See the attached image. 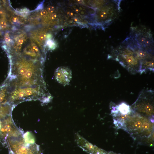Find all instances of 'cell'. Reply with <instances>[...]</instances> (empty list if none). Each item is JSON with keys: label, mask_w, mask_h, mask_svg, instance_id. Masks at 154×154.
<instances>
[{"label": "cell", "mask_w": 154, "mask_h": 154, "mask_svg": "<svg viewBox=\"0 0 154 154\" xmlns=\"http://www.w3.org/2000/svg\"><path fill=\"white\" fill-rule=\"evenodd\" d=\"M108 58L118 62L132 74L139 73L141 62L132 48L124 40L112 50Z\"/></svg>", "instance_id": "1"}, {"label": "cell", "mask_w": 154, "mask_h": 154, "mask_svg": "<svg viewBox=\"0 0 154 154\" xmlns=\"http://www.w3.org/2000/svg\"><path fill=\"white\" fill-rule=\"evenodd\" d=\"M154 91L144 89L131 107L135 113L146 116H153L154 113Z\"/></svg>", "instance_id": "2"}, {"label": "cell", "mask_w": 154, "mask_h": 154, "mask_svg": "<svg viewBox=\"0 0 154 154\" xmlns=\"http://www.w3.org/2000/svg\"><path fill=\"white\" fill-rule=\"evenodd\" d=\"M133 116L129 115L124 121L122 128L131 134L143 133L145 136L149 135L152 129L151 124L149 120L139 114H136Z\"/></svg>", "instance_id": "3"}, {"label": "cell", "mask_w": 154, "mask_h": 154, "mask_svg": "<svg viewBox=\"0 0 154 154\" xmlns=\"http://www.w3.org/2000/svg\"><path fill=\"white\" fill-rule=\"evenodd\" d=\"M129 36L139 46L153 52L154 41L150 29L144 26L132 27Z\"/></svg>", "instance_id": "4"}, {"label": "cell", "mask_w": 154, "mask_h": 154, "mask_svg": "<svg viewBox=\"0 0 154 154\" xmlns=\"http://www.w3.org/2000/svg\"><path fill=\"white\" fill-rule=\"evenodd\" d=\"M7 141L11 154H40L36 144L26 141L22 136L7 138Z\"/></svg>", "instance_id": "5"}, {"label": "cell", "mask_w": 154, "mask_h": 154, "mask_svg": "<svg viewBox=\"0 0 154 154\" xmlns=\"http://www.w3.org/2000/svg\"><path fill=\"white\" fill-rule=\"evenodd\" d=\"M120 0H109L98 13L99 19L106 26L109 25L118 16L120 11Z\"/></svg>", "instance_id": "6"}, {"label": "cell", "mask_w": 154, "mask_h": 154, "mask_svg": "<svg viewBox=\"0 0 154 154\" xmlns=\"http://www.w3.org/2000/svg\"><path fill=\"white\" fill-rule=\"evenodd\" d=\"M1 134L3 137H18L22 136L21 132L16 127L11 115L7 117L2 123Z\"/></svg>", "instance_id": "7"}, {"label": "cell", "mask_w": 154, "mask_h": 154, "mask_svg": "<svg viewBox=\"0 0 154 154\" xmlns=\"http://www.w3.org/2000/svg\"><path fill=\"white\" fill-rule=\"evenodd\" d=\"M132 112V110L130 106L123 102L114 107L111 111V113L112 114L125 116L130 114Z\"/></svg>", "instance_id": "8"}, {"label": "cell", "mask_w": 154, "mask_h": 154, "mask_svg": "<svg viewBox=\"0 0 154 154\" xmlns=\"http://www.w3.org/2000/svg\"><path fill=\"white\" fill-rule=\"evenodd\" d=\"M154 56L141 61L139 73L141 74L148 71L154 72Z\"/></svg>", "instance_id": "9"}, {"label": "cell", "mask_w": 154, "mask_h": 154, "mask_svg": "<svg viewBox=\"0 0 154 154\" xmlns=\"http://www.w3.org/2000/svg\"><path fill=\"white\" fill-rule=\"evenodd\" d=\"M54 7L53 6H50L47 8L48 11L50 13H52L54 11Z\"/></svg>", "instance_id": "10"}, {"label": "cell", "mask_w": 154, "mask_h": 154, "mask_svg": "<svg viewBox=\"0 0 154 154\" xmlns=\"http://www.w3.org/2000/svg\"><path fill=\"white\" fill-rule=\"evenodd\" d=\"M0 26L3 28H4L6 27L7 24L4 21H1L0 23Z\"/></svg>", "instance_id": "11"}, {"label": "cell", "mask_w": 154, "mask_h": 154, "mask_svg": "<svg viewBox=\"0 0 154 154\" xmlns=\"http://www.w3.org/2000/svg\"><path fill=\"white\" fill-rule=\"evenodd\" d=\"M5 40L7 42H9L11 40V39L8 34H5Z\"/></svg>", "instance_id": "12"}, {"label": "cell", "mask_w": 154, "mask_h": 154, "mask_svg": "<svg viewBox=\"0 0 154 154\" xmlns=\"http://www.w3.org/2000/svg\"><path fill=\"white\" fill-rule=\"evenodd\" d=\"M46 37L45 34H41L39 36V38L42 41L45 40Z\"/></svg>", "instance_id": "13"}, {"label": "cell", "mask_w": 154, "mask_h": 154, "mask_svg": "<svg viewBox=\"0 0 154 154\" xmlns=\"http://www.w3.org/2000/svg\"><path fill=\"white\" fill-rule=\"evenodd\" d=\"M57 16L56 14L55 13H51L50 15V18L52 20H54L55 19Z\"/></svg>", "instance_id": "14"}, {"label": "cell", "mask_w": 154, "mask_h": 154, "mask_svg": "<svg viewBox=\"0 0 154 154\" xmlns=\"http://www.w3.org/2000/svg\"><path fill=\"white\" fill-rule=\"evenodd\" d=\"M47 14V12L45 10H43L40 12V14L41 15L44 16H46Z\"/></svg>", "instance_id": "15"}, {"label": "cell", "mask_w": 154, "mask_h": 154, "mask_svg": "<svg viewBox=\"0 0 154 154\" xmlns=\"http://www.w3.org/2000/svg\"><path fill=\"white\" fill-rule=\"evenodd\" d=\"M32 50L35 52H37L38 51V47L36 46H33L32 48Z\"/></svg>", "instance_id": "16"}, {"label": "cell", "mask_w": 154, "mask_h": 154, "mask_svg": "<svg viewBox=\"0 0 154 154\" xmlns=\"http://www.w3.org/2000/svg\"><path fill=\"white\" fill-rule=\"evenodd\" d=\"M23 42L24 40L23 39L21 38L18 40L17 43L19 45H21L23 43Z\"/></svg>", "instance_id": "17"}, {"label": "cell", "mask_w": 154, "mask_h": 154, "mask_svg": "<svg viewBox=\"0 0 154 154\" xmlns=\"http://www.w3.org/2000/svg\"><path fill=\"white\" fill-rule=\"evenodd\" d=\"M18 18L16 17H14L12 18V21L13 22H15L18 21Z\"/></svg>", "instance_id": "18"}, {"label": "cell", "mask_w": 154, "mask_h": 154, "mask_svg": "<svg viewBox=\"0 0 154 154\" xmlns=\"http://www.w3.org/2000/svg\"><path fill=\"white\" fill-rule=\"evenodd\" d=\"M80 11V10L78 9H76L75 10V11L76 13H78Z\"/></svg>", "instance_id": "19"}, {"label": "cell", "mask_w": 154, "mask_h": 154, "mask_svg": "<svg viewBox=\"0 0 154 154\" xmlns=\"http://www.w3.org/2000/svg\"><path fill=\"white\" fill-rule=\"evenodd\" d=\"M74 14L72 12H71L69 13V15L70 16L72 17L73 16Z\"/></svg>", "instance_id": "20"}, {"label": "cell", "mask_w": 154, "mask_h": 154, "mask_svg": "<svg viewBox=\"0 0 154 154\" xmlns=\"http://www.w3.org/2000/svg\"><path fill=\"white\" fill-rule=\"evenodd\" d=\"M108 154H116L113 152H110Z\"/></svg>", "instance_id": "21"}, {"label": "cell", "mask_w": 154, "mask_h": 154, "mask_svg": "<svg viewBox=\"0 0 154 154\" xmlns=\"http://www.w3.org/2000/svg\"><path fill=\"white\" fill-rule=\"evenodd\" d=\"M74 20V21H78V19L76 18H75Z\"/></svg>", "instance_id": "22"}, {"label": "cell", "mask_w": 154, "mask_h": 154, "mask_svg": "<svg viewBox=\"0 0 154 154\" xmlns=\"http://www.w3.org/2000/svg\"><path fill=\"white\" fill-rule=\"evenodd\" d=\"M1 123H0V130L1 129Z\"/></svg>", "instance_id": "23"}]
</instances>
